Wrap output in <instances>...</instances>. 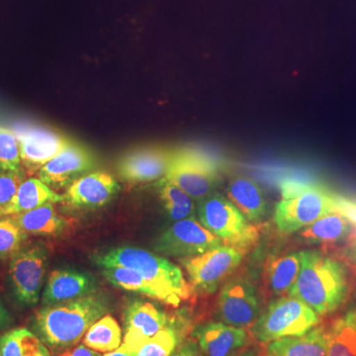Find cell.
<instances>
[{"mask_svg": "<svg viewBox=\"0 0 356 356\" xmlns=\"http://www.w3.org/2000/svg\"><path fill=\"white\" fill-rule=\"evenodd\" d=\"M102 296L89 294L53 305H46L34 318L35 332L53 350L76 346L96 321L108 312Z\"/></svg>", "mask_w": 356, "mask_h": 356, "instance_id": "obj_1", "label": "cell"}, {"mask_svg": "<svg viewBox=\"0 0 356 356\" xmlns=\"http://www.w3.org/2000/svg\"><path fill=\"white\" fill-rule=\"evenodd\" d=\"M348 291V274L341 262L318 252H301V268L290 296L325 315L343 304Z\"/></svg>", "mask_w": 356, "mask_h": 356, "instance_id": "obj_2", "label": "cell"}, {"mask_svg": "<svg viewBox=\"0 0 356 356\" xmlns=\"http://www.w3.org/2000/svg\"><path fill=\"white\" fill-rule=\"evenodd\" d=\"M93 259L102 267L123 266L137 271L168 297L170 305L178 306L191 296V286L181 269L143 248L119 247L96 255Z\"/></svg>", "mask_w": 356, "mask_h": 356, "instance_id": "obj_3", "label": "cell"}, {"mask_svg": "<svg viewBox=\"0 0 356 356\" xmlns=\"http://www.w3.org/2000/svg\"><path fill=\"white\" fill-rule=\"evenodd\" d=\"M281 199L276 204L274 222L282 233L291 234L336 212V195L323 185L288 179L280 185Z\"/></svg>", "mask_w": 356, "mask_h": 356, "instance_id": "obj_4", "label": "cell"}, {"mask_svg": "<svg viewBox=\"0 0 356 356\" xmlns=\"http://www.w3.org/2000/svg\"><path fill=\"white\" fill-rule=\"evenodd\" d=\"M318 323L317 313L295 297L273 302L254 327V334L264 343L282 337L299 336Z\"/></svg>", "mask_w": 356, "mask_h": 356, "instance_id": "obj_5", "label": "cell"}, {"mask_svg": "<svg viewBox=\"0 0 356 356\" xmlns=\"http://www.w3.org/2000/svg\"><path fill=\"white\" fill-rule=\"evenodd\" d=\"M199 222L222 242L245 248L259 238L257 229L228 199L211 194L199 207Z\"/></svg>", "mask_w": 356, "mask_h": 356, "instance_id": "obj_6", "label": "cell"}, {"mask_svg": "<svg viewBox=\"0 0 356 356\" xmlns=\"http://www.w3.org/2000/svg\"><path fill=\"white\" fill-rule=\"evenodd\" d=\"M48 250L42 243H28L10 259L8 270L9 286L13 298L21 307L37 305L43 287Z\"/></svg>", "mask_w": 356, "mask_h": 356, "instance_id": "obj_7", "label": "cell"}, {"mask_svg": "<svg viewBox=\"0 0 356 356\" xmlns=\"http://www.w3.org/2000/svg\"><path fill=\"white\" fill-rule=\"evenodd\" d=\"M165 179L180 187L192 199L204 200L212 194L218 179V166L200 152L181 149L172 152Z\"/></svg>", "mask_w": 356, "mask_h": 356, "instance_id": "obj_8", "label": "cell"}, {"mask_svg": "<svg viewBox=\"0 0 356 356\" xmlns=\"http://www.w3.org/2000/svg\"><path fill=\"white\" fill-rule=\"evenodd\" d=\"M242 248L220 245L203 254L181 259L192 286L202 293H214L220 283L238 266L243 259Z\"/></svg>", "mask_w": 356, "mask_h": 356, "instance_id": "obj_9", "label": "cell"}, {"mask_svg": "<svg viewBox=\"0 0 356 356\" xmlns=\"http://www.w3.org/2000/svg\"><path fill=\"white\" fill-rule=\"evenodd\" d=\"M222 245L221 238L208 231L200 222L186 218L178 220L159 236L156 250L161 254L184 259Z\"/></svg>", "mask_w": 356, "mask_h": 356, "instance_id": "obj_10", "label": "cell"}, {"mask_svg": "<svg viewBox=\"0 0 356 356\" xmlns=\"http://www.w3.org/2000/svg\"><path fill=\"white\" fill-rule=\"evenodd\" d=\"M218 313L225 324L243 327L254 322L259 313L257 293L248 281H229L220 293Z\"/></svg>", "mask_w": 356, "mask_h": 356, "instance_id": "obj_11", "label": "cell"}, {"mask_svg": "<svg viewBox=\"0 0 356 356\" xmlns=\"http://www.w3.org/2000/svg\"><path fill=\"white\" fill-rule=\"evenodd\" d=\"M95 165V159L86 147L70 142L39 170V179L49 187L63 188Z\"/></svg>", "mask_w": 356, "mask_h": 356, "instance_id": "obj_12", "label": "cell"}, {"mask_svg": "<svg viewBox=\"0 0 356 356\" xmlns=\"http://www.w3.org/2000/svg\"><path fill=\"white\" fill-rule=\"evenodd\" d=\"M172 152L161 147H143L130 152L120 159L118 172L129 182L153 181L165 177Z\"/></svg>", "mask_w": 356, "mask_h": 356, "instance_id": "obj_13", "label": "cell"}, {"mask_svg": "<svg viewBox=\"0 0 356 356\" xmlns=\"http://www.w3.org/2000/svg\"><path fill=\"white\" fill-rule=\"evenodd\" d=\"M21 163L27 172L41 170L72 140L48 129H32L18 138Z\"/></svg>", "mask_w": 356, "mask_h": 356, "instance_id": "obj_14", "label": "cell"}, {"mask_svg": "<svg viewBox=\"0 0 356 356\" xmlns=\"http://www.w3.org/2000/svg\"><path fill=\"white\" fill-rule=\"evenodd\" d=\"M166 325L168 318L153 304L135 301L125 313V337L122 344L133 356L134 350L143 341L165 329Z\"/></svg>", "mask_w": 356, "mask_h": 356, "instance_id": "obj_15", "label": "cell"}, {"mask_svg": "<svg viewBox=\"0 0 356 356\" xmlns=\"http://www.w3.org/2000/svg\"><path fill=\"white\" fill-rule=\"evenodd\" d=\"M119 185L111 175L95 172L77 178L70 185L64 198L70 206L79 208L102 207L116 195Z\"/></svg>", "mask_w": 356, "mask_h": 356, "instance_id": "obj_16", "label": "cell"}, {"mask_svg": "<svg viewBox=\"0 0 356 356\" xmlns=\"http://www.w3.org/2000/svg\"><path fill=\"white\" fill-rule=\"evenodd\" d=\"M95 290V280L88 274L60 269L53 271L49 276L43 292V305H53L92 294Z\"/></svg>", "mask_w": 356, "mask_h": 356, "instance_id": "obj_17", "label": "cell"}, {"mask_svg": "<svg viewBox=\"0 0 356 356\" xmlns=\"http://www.w3.org/2000/svg\"><path fill=\"white\" fill-rule=\"evenodd\" d=\"M64 196L58 195L48 185L36 178H28L21 184L13 198L0 208V217L21 214L47 202H62Z\"/></svg>", "mask_w": 356, "mask_h": 356, "instance_id": "obj_18", "label": "cell"}, {"mask_svg": "<svg viewBox=\"0 0 356 356\" xmlns=\"http://www.w3.org/2000/svg\"><path fill=\"white\" fill-rule=\"evenodd\" d=\"M201 350L207 355L225 356L245 344L247 334L241 327L225 323H213L199 331Z\"/></svg>", "mask_w": 356, "mask_h": 356, "instance_id": "obj_19", "label": "cell"}, {"mask_svg": "<svg viewBox=\"0 0 356 356\" xmlns=\"http://www.w3.org/2000/svg\"><path fill=\"white\" fill-rule=\"evenodd\" d=\"M267 353L274 356L327 355V336L323 329L310 330L299 336L270 341Z\"/></svg>", "mask_w": 356, "mask_h": 356, "instance_id": "obj_20", "label": "cell"}, {"mask_svg": "<svg viewBox=\"0 0 356 356\" xmlns=\"http://www.w3.org/2000/svg\"><path fill=\"white\" fill-rule=\"evenodd\" d=\"M229 200L250 222L261 220L266 213V200L259 185L250 178L240 177L232 180L228 189Z\"/></svg>", "mask_w": 356, "mask_h": 356, "instance_id": "obj_21", "label": "cell"}, {"mask_svg": "<svg viewBox=\"0 0 356 356\" xmlns=\"http://www.w3.org/2000/svg\"><path fill=\"white\" fill-rule=\"evenodd\" d=\"M27 235L55 236L60 235L67 226L64 218L58 214L53 202L44 203L34 209L13 215Z\"/></svg>", "mask_w": 356, "mask_h": 356, "instance_id": "obj_22", "label": "cell"}, {"mask_svg": "<svg viewBox=\"0 0 356 356\" xmlns=\"http://www.w3.org/2000/svg\"><path fill=\"white\" fill-rule=\"evenodd\" d=\"M351 231V222L336 211L307 226L301 232V236L313 243H337L348 238Z\"/></svg>", "mask_w": 356, "mask_h": 356, "instance_id": "obj_23", "label": "cell"}, {"mask_svg": "<svg viewBox=\"0 0 356 356\" xmlns=\"http://www.w3.org/2000/svg\"><path fill=\"white\" fill-rule=\"evenodd\" d=\"M102 273L114 286L128 291L142 293L168 304V297L159 288L145 280L140 273L133 269L123 266H107L102 267Z\"/></svg>", "mask_w": 356, "mask_h": 356, "instance_id": "obj_24", "label": "cell"}, {"mask_svg": "<svg viewBox=\"0 0 356 356\" xmlns=\"http://www.w3.org/2000/svg\"><path fill=\"white\" fill-rule=\"evenodd\" d=\"M120 325L112 316H103L89 327L83 336V343L98 353H110L120 346Z\"/></svg>", "mask_w": 356, "mask_h": 356, "instance_id": "obj_25", "label": "cell"}, {"mask_svg": "<svg viewBox=\"0 0 356 356\" xmlns=\"http://www.w3.org/2000/svg\"><path fill=\"white\" fill-rule=\"evenodd\" d=\"M0 353L3 356L50 355L43 341L27 329L6 332L0 339Z\"/></svg>", "mask_w": 356, "mask_h": 356, "instance_id": "obj_26", "label": "cell"}, {"mask_svg": "<svg viewBox=\"0 0 356 356\" xmlns=\"http://www.w3.org/2000/svg\"><path fill=\"white\" fill-rule=\"evenodd\" d=\"M327 336V355H356V312L337 321Z\"/></svg>", "mask_w": 356, "mask_h": 356, "instance_id": "obj_27", "label": "cell"}, {"mask_svg": "<svg viewBox=\"0 0 356 356\" xmlns=\"http://www.w3.org/2000/svg\"><path fill=\"white\" fill-rule=\"evenodd\" d=\"M301 268V252L287 254L271 262L268 266V282L274 292H289Z\"/></svg>", "mask_w": 356, "mask_h": 356, "instance_id": "obj_28", "label": "cell"}, {"mask_svg": "<svg viewBox=\"0 0 356 356\" xmlns=\"http://www.w3.org/2000/svg\"><path fill=\"white\" fill-rule=\"evenodd\" d=\"M159 186L161 202L172 220L186 219L193 214V201L186 192L165 178L161 180Z\"/></svg>", "mask_w": 356, "mask_h": 356, "instance_id": "obj_29", "label": "cell"}, {"mask_svg": "<svg viewBox=\"0 0 356 356\" xmlns=\"http://www.w3.org/2000/svg\"><path fill=\"white\" fill-rule=\"evenodd\" d=\"M27 236L13 216L0 217V261L11 259Z\"/></svg>", "mask_w": 356, "mask_h": 356, "instance_id": "obj_30", "label": "cell"}, {"mask_svg": "<svg viewBox=\"0 0 356 356\" xmlns=\"http://www.w3.org/2000/svg\"><path fill=\"white\" fill-rule=\"evenodd\" d=\"M177 336L173 330L165 327L154 336L145 339L135 348L133 356L170 355L177 346Z\"/></svg>", "mask_w": 356, "mask_h": 356, "instance_id": "obj_31", "label": "cell"}, {"mask_svg": "<svg viewBox=\"0 0 356 356\" xmlns=\"http://www.w3.org/2000/svg\"><path fill=\"white\" fill-rule=\"evenodd\" d=\"M19 142L10 131L0 130V172H15L22 168Z\"/></svg>", "mask_w": 356, "mask_h": 356, "instance_id": "obj_32", "label": "cell"}, {"mask_svg": "<svg viewBox=\"0 0 356 356\" xmlns=\"http://www.w3.org/2000/svg\"><path fill=\"white\" fill-rule=\"evenodd\" d=\"M24 180L25 172L23 168L15 172L0 173V208L13 198Z\"/></svg>", "mask_w": 356, "mask_h": 356, "instance_id": "obj_33", "label": "cell"}, {"mask_svg": "<svg viewBox=\"0 0 356 356\" xmlns=\"http://www.w3.org/2000/svg\"><path fill=\"white\" fill-rule=\"evenodd\" d=\"M336 208L337 212L341 213L348 221L356 225V201L336 195Z\"/></svg>", "mask_w": 356, "mask_h": 356, "instance_id": "obj_34", "label": "cell"}, {"mask_svg": "<svg viewBox=\"0 0 356 356\" xmlns=\"http://www.w3.org/2000/svg\"><path fill=\"white\" fill-rule=\"evenodd\" d=\"M64 355H72V356H98L100 353L98 351L92 350V348H88L86 344H81V346H76L74 350H67V353H63Z\"/></svg>", "mask_w": 356, "mask_h": 356, "instance_id": "obj_35", "label": "cell"}, {"mask_svg": "<svg viewBox=\"0 0 356 356\" xmlns=\"http://www.w3.org/2000/svg\"><path fill=\"white\" fill-rule=\"evenodd\" d=\"M13 324V318L0 301V330H6Z\"/></svg>", "mask_w": 356, "mask_h": 356, "instance_id": "obj_36", "label": "cell"}, {"mask_svg": "<svg viewBox=\"0 0 356 356\" xmlns=\"http://www.w3.org/2000/svg\"><path fill=\"white\" fill-rule=\"evenodd\" d=\"M104 355L106 356H118V355H124V356H131L130 351L123 346V344H120L119 348H117L116 350L110 351V353H104Z\"/></svg>", "mask_w": 356, "mask_h": 356, "instance_id": "obj_37", "label": "cell"}, {"mask_svg": "<svg viewBox=\"0 0 356 356\" xmlns=\"http://www.w3.org/2000/svg\"><path fill=\"white\" fill-rule=\"evenodd\" d=\"M348 255L351 261L356 264V241L351 243L350 247L348 250Z\"/></svg>", "mask_w": 356, "mask_h": 356, "instance_id": "obj_38", "label": "cell"}, {"mask_svg": "<svg viewBox=\"0 0 356 356\" xmlns=\"http://www.w3.org/2000/svg\"><path fill=\"white\" fill-rule=\"evenodd\" d=\"M0 355H1V353H0Z\"/></svg>", "mask_w": 356, "mask_h": 356, "instance_id": "obj_39", "label": "cell"}]
</instances>
